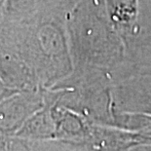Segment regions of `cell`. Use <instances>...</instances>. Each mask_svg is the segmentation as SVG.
I'll list each match as a JSON object with an SVG mask.
<instances>
[{
  "mask_svg": "<svg viewBox=\"0 0 151 151\" xmlns=\"http://www.w3.org/2000/svg\"><path fill=\"white\" fill-rule=\"evenodd\" d=\"M32 151H69L65 141L60 139H47L29 141Z\"/></svg>",
  "mask_w": 151,
  "mask_h": 151,
  "instance_id": "cell-1",
  "label": "cell"
},
{
  "mask_svg": "<svg viewBox=\"0 0 151 151\" xmlns=\"http://www.w3.org/2000/svg\"><path fill=\"white\" fill-rule=\"evenodd\" d=\"M6 151H32L29 140L16 137L6 142Z\"/></svg>",
  "mask_w": 151,
  "mask_h": 151,
  "instance_id": "cell-2",
  "label": "cell"
}]
</instances>
